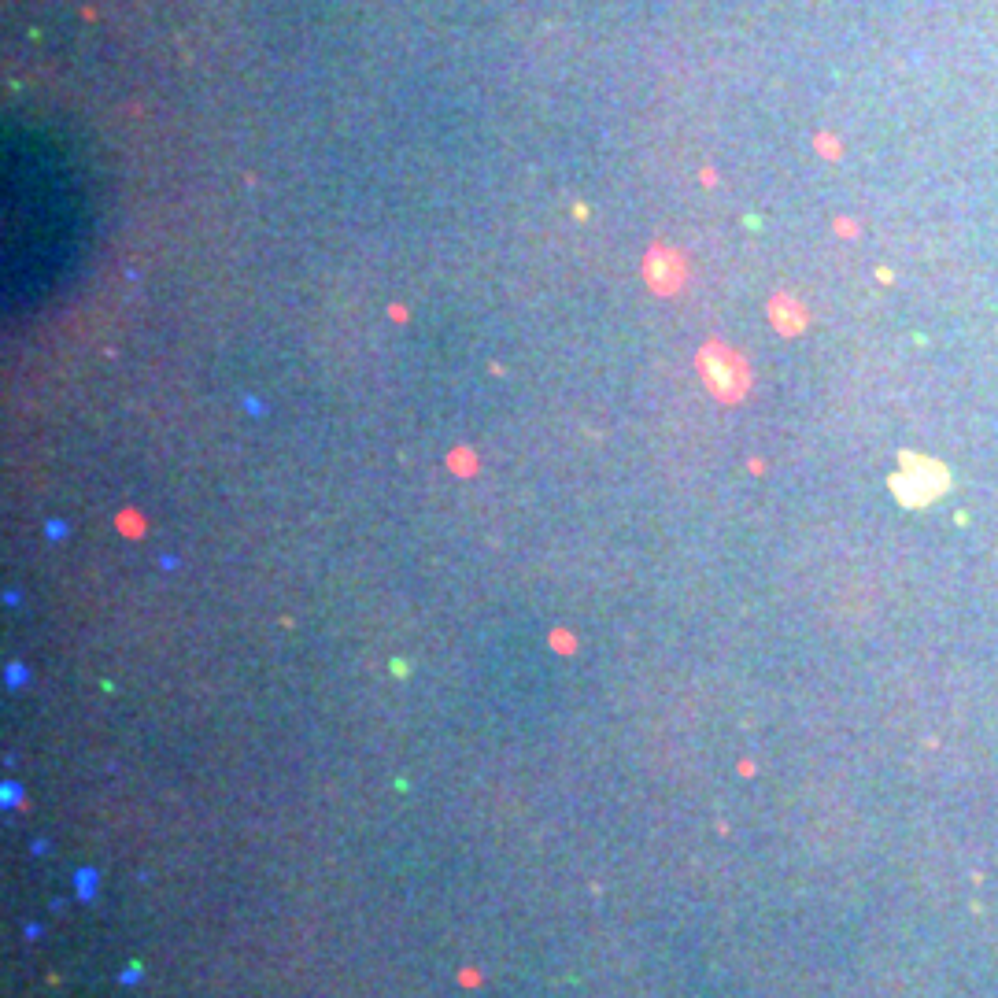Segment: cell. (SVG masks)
I'll return each instance as SVG.
<instances>
[{"label": "cell", "instance_id": "cell-7", "mask_svg": "<svg viewBox=\"0 0 998 998\" xmlns=\"http://www.w3.org/2000/svg\"><path fill=\"white\" fill-rule=\"evenodd\" d=\"M389 315L396 318V322H403V318H407V311H403V307H389Z\"/></svg>", "mask_w": 998, "mask_h": 998}, {"label": "cell", "instance_id": "cell-3", "mask_svg": "<svg viewBox=\"0 0 998 998\" xmlns=\"http://www.w3.org/2000/svg\"><path fill=\"white\" fill-rule=\"evenodd\" d=\"M644 281L655 296L681 293V285L688 281V263H684V256L677 248L651 244V252L644 256Z\"/></svg>", "mask_w": 998, "mask_h": 998}, {"label": "cell", "instance_id": "cell-5", "mask_svg": "<svg viewBox=\"0 0 998 998\" xmlns=\"http://www.w3.org/2000/svg\"><path fill=\"white\" fill-rule=\"evenodd\" d=\"M448 466H451V470H455V474H474V470H477V455H474V451H470V448H455V451H451V455H448Z\"/></svg>", "mask_w": 998, "mask_h": 998}, {"label": "cell", "instance_id": "cell-1", "mask_svg": "<svg viewBox=\"0 0 998 998\" xmlns=\"http://www.w3.org/2000/svg\"><path fill=\"white\" fill-rule=\"evenodd\" d=\"M699 378H703L706 392L721 403H740L751 392V366L736 348L721 341H706L695 355Z\"/></svg>", "mask_w": 998, "mask_h": 998}, {"label": "cell", "instance_id": "cell-2", "mask_svg": "<svg viewBox=\"0 0 998 998\" xmlns=\"http://www.w3.org/2000/svg\"><path fill=\"white\" fill-rule=\"evenodd\" d=\"M895 492H899L902 503H928L932 496L943 492L947 485V470L932 459H921V455H902V474L891 481Z\"/></svg>", "mask_w": 998, "mask_h": 998}, {"label": "cell", "instance_id": "cell-6", "mask_svg": "<svg viewBox=\"0 0 998 998\" xmlns=\"http://www.w3.org/2000/svg\"><path fill=\"white\" fill-rule=\"evenodd\" d=\"M119 525H122V529H126V533H141V514H130V511H126V514H122V518H119Z\"/></svg>", "mask_w": 998, "mask_h": 998}, {"label": "cell", "instance_id": "cell-4", "mask_svg": "<svg viewBox=\"0 0 998 998\" xmlns=\"http://www.w3.org/2000/svg\"><path fill=\"white\" fill-rule=\"evenodd\" d=\"M769 322L784 333V337H799L806 329V307L795 300V296L780 293L769 300Z\"/></svg>", "mask_w": 998, "mask_h": 998}]
</instances>
